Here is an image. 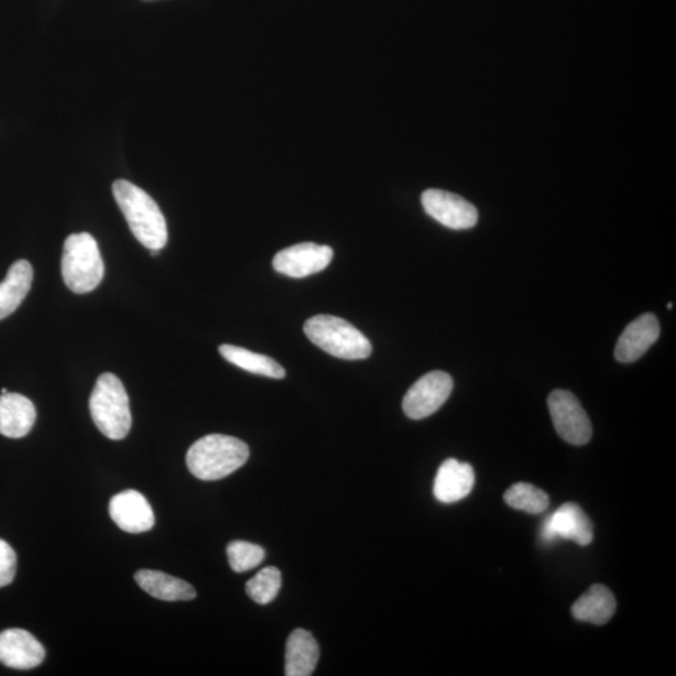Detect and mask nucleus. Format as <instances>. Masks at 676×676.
I'll return each mask as SVG.
<instances>
[{
	"label": "nucleus",
	"instance_id": "a878e982",
	"mask_svg": "<svg viewBox=\"0 0 676 676\" xmlns=\"http://www.w3.org/2000/svg\"><path fill=\"white\" fill-rule=\"evenodd\" d=\"M668 308H669V309H672V308H673V304H669V305H668Z\"/></svg>",
	"mask_w": 676,
	"mask_h": 676
},
{
	"label": "nucleus",
	"instance_id": "5701e85b",
	"mask_svg": "<svg viewBox=\"0 0 676 676\" xmlns=\"http://www.w3.org/2000/svg\"><path fill=\"white\" fill-rule=\"evenodd\" d=\"M227 555L233 571L246 573L258 568L266 553H264L263 547L260 545L247 542H232L227 546Z\"/></svg>",
	"mask_w": 676,
	"mask_h": 676
},
{
	"label": "nucleus",
	"instance_id": "4be33fe9",
	"mask_svg": "<svg viewBox=\"0 0 676 676\" xmlns=\"http://www.w3.org/2000/svg\"><path fill=\"white\" fill-rule=\"evenodd\" d=\"M282 585L281 571L275 566L264 568L246 584L249 597L260 606L270 604L279 596Z\"/></svg>",
	"mask_w": 676,
	"mask_h": 676
},
{
	"label": "nucleus",
	"instance_id": "b1692460",
	"mask_svg": "<svg viewBox=\"0 0 676 676\" xmlns=\"http://www.w3.org/2000/svg\"><path fill=\"white\" fill-rule=\"evenodd\" d=\"M17 555L13 547L0 538V588L7 587L15 578Z\"/></svg>",
	"mask_w": 676,
	"mask_h": 676
},
{
	"label": "nucleus",
	"instance_id": "9d476101",
	"mask_svg": "<svg viewBox=\"0 0 676 676\" xmlns=\"http://www.w3.org/2000/svg\"><path fill=\"white\" fill-rule=\"evenodd\" d=\"M541 537L545 544L564 538L580 546H588L593 538L591 520L579 505L568 502L545 519Z\"/></svg>",
	"mask_w": 676,
	"mask_h": 676
},
{
	"label": "nucleus",
	"instance_id": "423d86ee",
	"mask_svg": "<svg viewBox=\"0 0 676 676\" xmlns=\"http://www.w3.org/2000/svg\"><path fill=\"white\" fill-rule=\"evenodd\" d=\"M555 430L575 446L588 444L592 436L590 418L580 401L569 391L555 390L547 399Z\"/></svg>",
	"mask_w": 676,
	"mask_h": 676
},
{
	"label": "nucleus",
	"instance_id": "f3484780",
	"mask_svg": "<svg viewBox=\"0 0 676 676\" xmlns=\"http://www.w3.org/2000/svg\"><path fill=\"white\" fill-rule=\"evenodd\" d=\"M617 611L614 593L604 585H592L571 608L575 619L593 625H606Z\"/></svg>",
	"mask_w": 676,
	"mask_h": 676
},
{
	"label": "nucleus",
	"instance_id": "1a4fd4ad",
	"mask_svg": "<svg viewBox=\"0 0 676 676\" xmlns=\"http://www.w3.org/2000/svg\"><path fill=\"white\" fill-rule=\"evenodd\" d=\"M422 203L428 216L451 230H469L478 223V209L451 192L427 189L422 196Z\"/></svg>",
	"mask_w": 676,
	"mask_h": 676
},
{
	"label": "nucleus",
	"instance_id": "412c9836",
	"mask_svg": "<svg viewBox=\"0 0 676 676\" xmlns=\"http://www.w3.org/2000/svg\"><path fill=\"white\" fill-rule=\"evenodd\" d=\"M504 500L510 508L532 515L544 513L550 505V499L544 490L526 482H519L511 487L505 492Z\"/></svg>",
	"mask_w": 676,
	"mask_h": 676
},
{
	"label": "nucleus",
	"instance_id": "f8f14e48",
	"mask_svg": "<svg viewBox=\"0 0 676 676\" xmlns=\"http://www.w3.org/2000/svg\"><path fill=\"white\" fill-rule=\"evenodd\" d=\"M45 657L43 645L26 630L8 629L0 633V663L8 668L30 670Z\"/></svg>",
	"mask_w": 676,
	"mask_h": 676
},
{
	"label": "nucleus",
	"instance_id": "ddd939ff",
	"mask_svg": "<svg viewBox=\"0 0 676 676\" xmlns=\"http://www.w3.org/2000/svg\"><path fill=\"white\" fill-rule=\"evenodd\" d=\"M661 335V325L653 314L634 319L619 337L615 358L619 362L630 363L642 358Z\"/></svg>",
	"mask_w": 676,
	"mask_h": 676
},
{
	"label": "nucleus",
	"instance_id": "6e6552de",
	"mask_svg": "<svg viewBox=\"0 0 676 676\" xmlns=\"http://www.w3.org/2000/svg\"><path fill=\"white\" fill-rule=\"evenodd\" d=\"M332 259L331 247L306 242L280 251L272 264L281 275L304 279L327 269Z\"/></svg>",
	"mask_w": 676,
	"mask_h": 676
},
{
	"label": "nucleus",
	"instance_id": "20e7f679",
	"mask_svg": "<svg viewBox=\"0 0 676 676\" xmlns=\"http://www.w3.org/2000/svg\"><path fill=\"white\" fill-rule=\"evenodd\" d=\"M305 334L319 349L342 360L370 358L372 345L359 328L340 317L318 315L307 319Z\"/></svg>",
	"mask_w": 676,
	"mask_h": 676
},
{
	"label": "nucleus",
	"instance_id": "9b49d317",
	"mask_svg": "<svg viewBox=\"0 0 676 676\" xmlns=\"http://www.w3.org/2000/svg\"><path fill=\"white\" fill-rule=\"evenodd\" d=\"M109 515L123 532L140 534L154 526V514L148 499L135 490L117 493L109 502Z\"/></svg>",
	"mask_w": 676,
	"mask_h": 676
},
{
	"label": "nucleus",
	"instance_id": "7ed1b4c3",
	"mask_svg": "<svg viewBox=\"0 0 676 676\" xmlns=\"http://www.w3.org/2000/svg\"><path fill=\"white\" fill-rule=\"evenodd\" d=\"M89 411L98 430L109 440H122L130 434L132 415L130 399L120 379L113 373L100 374L92 395Z\"/></svg>",
	"mask_w": 676,
	"mask_h": 676
},
{
	"label": "nucleus",
	"instance_id": "0eeeda50",
	"mask_svg": "<svg viewBox=\"0 0 676 676\" xmlns=\"http://www.w3.org/2000/svg\"><path fill=\"white\" fill-rule=\"evenodd\" d=\"M454 381L444 371L428 372L410 388L402 401V408L408 418L423 419L432 416L450 397Z\"/></svg>",
	"mask_w": 676,
	"mask_h": 676
},
{
	"label": "nucleus",
	"instance_id": "f03ea898",
	"mask_svg": "<svg viewBox=\"0 0 676 676\" xmlns=\"http://www.w3.org/2000/svg\"><path fill=\"white\" fill-rule=\"evenodd\" d=\"M250 458V449L240 438L208 435L189 447L187 466L194 477L216 481L242 468Z\"/></svg>",
	"mask_w": 676,
	"mask_h": 676
},
{
	"label": "nucleus",
	"instance_id": "39448f33",
	"mask_svg": "<svg viewBox=\"0 0 676 676\" xmlns=\"http://www.w3.org/2000/svg\"><path fill=\"white\" fill-rule=\"evenodd\" d=\"M62 276L67 287L78 295L99 286L105 277V263L94 236L75 233L64 242Z\"/></svg>",
	"mask_w": 676,
	"mask_h": 676
},
{
	"label": "nucleus",
	"instance_id": "dca6fc26",
	"mask_svg": "<svg viewBox=\"0 0 676 676\" xmlns=\"http://www.w3.org/2000/svg\"><path fill=\"white\" fill-rule=\"evenodd\" d=\"M319 659V646L313 634L296 629L287 639L285 674L287 676H310Z\"/></svg>",
	"mask_w": 676,
	"mask_h": 676
},
{
	"label": "nucleus",
	"instance_id": "f257e3e1",
	"mask_svg": "<svg viewBox=\"0 0 676 676\" xmlns=\"http://www.w3.org/2000/svg\"><path fill=\"white\" fill-rule=\"evenodd\" d=\"M113 195L135 239L150 251H161L168 242V231L155 200L126 179L115 182Z\"/></svg>",
	"mask_w": 676,
	"mask_h": 676
},
{
	"label": "nucleus",
	"instance_id": "aec40b11",
	"mask_svg": "<svg viewBox=\"0 0 676 676\" xmlns=\"http://www.w3.org/2000/svg\"><path fill=\"white\" fill-rule=\"evenodd\" d=\"M218 351L226 361L244 371L279 380L286 377L285 369L266 355L255 353L233 345L219 346Z\"/></svg>",
	"mask_w": 676,
	"mask_h": 676
},
{
	"label": "nucleus",
	"instance_id": "2eb2a0df",
	"mask_svg": "<svg viewBox=\"0 0 676 676\" xmlns=\"http://www.w3.org/2000/svg\"><path fill=\"white\" fill-rule=\"evenodd\" d=\"M36 411L33 402L20 394L0 396V434L21 438L29 435L35 424Z\"/></svg>",
	"mask_w": 676,
	"mask_h": 676
},
{
	"label": "nucleus",
	"instance_id": "a211bd4d",
	"mask_svg": "<svg viewBox=\"0 0 676 676\" xmlns=\"http://www.w3.org/2000/svg\"><path fill=\"white\" fill-rule=\"evenodd\" d=\"M33 269L29 261L20 260L9 269L0 283V319L11 316L21 306L32 287Z\"/></svg>",
	"mask_w": 676,
	"mask_h": 676
},
{
	"label": "nucleus",
	"instance_id": "393cba45",
	"mask_svg": "<svg viewBox=\"0 0 676 676\" xmlns=\"http://www.w3.org/2000/svg\"><path fill=\"white\" fill-rule=\"evenodd\" d=\"M4 394H8V390L7 389L2 390V395H4Z\"/></svg>",
	"mask_w": 676,
	"mask_h": 676
},
{
	"label": "nucleus",
	"instance_id": "6ab92c4d",
	"mask_svg": "<svg viewBox=\"0 0 676 676\" xmlns=\"http://www.w3.org/2000/svg\"><path fill=\"white\" fill-rule=\"evenodd\" d=\"M134 579L151 597L163 601H187L197 597L190 584L162 571L140 570Z\"/></svg>",
	"mask_w": 676,
	"mask_h": 676
},
{
	"label": "nucleus",
	"instance_id": "4468645a",
	"mask_svg": "<svg viewBox=\"0 0 676 676\" xmlns=\"http://www.w3.org/2000/svg\"><path fill=\"white\" fill-rule=\"evenodd\" d=\"M475 486V472L470 464L446 460L438 469L434 482L435 498L444 504H453L470 495Z\"/></svg>",
	"mask_w": 676,
	"mask_h": 676
}]
</instances>
